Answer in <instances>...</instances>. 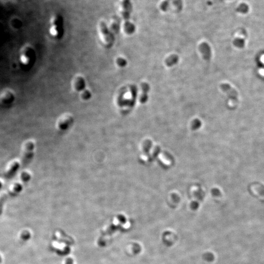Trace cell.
Instances as JSON below:
<instances>
[{
	"mask_svg": "<svg viewBox=\"0 0 264 264\" xmlns=\"http://www.w3.org/2000/svg\"><path fill=\"white\" fill-rule=\"evenodd\" d=\"M70 117H65L60 118L57 122V126L58 128L60 130H64L67 128L68 123L69 124V121H70Z\"/></svg>",
	"mask_w": 264,
	"mask_h": 264,
	"instance_id": "obj_15",
	"label": "cell"
},
{
	"mask_svg": "<svg viewBox=\"0 0 264 264\" xmlns=\"http://www.w3.org/2000/svg\"><path fill=\"white\" fill-rule=\"evenodd\" d=\"M20 165L21 163L17 160L11 162L4 174V177L5 179H11L14 176L19 169Z\"/></svg>",
	"mask_w": 264,
	"mask_h": 264,
	"instance_id": "obj_9",
	"label": "cell"
},
{
	"mask_svg": "<svg viewBox=\"0 0 264 264\" xmlns=\"http://www.w3.org/2000/svg\"><path fill=\"white\" fill-rule=\"evenodd\" d=\"M117 63L118 66L121 67H124L127 64V62L124 58L119 57L117 60Z\"/></svg>",
	"mask_w": 264,
	"mask_h": 264,
	"instance_id": "obj_20",
	"label": "cell"
},
{
	"mask_svg": "<svg viewBox=\"0 0 264 264\" xmlns=\"http://www.w3.org/2000/svg\"><path fill=\"white\" fill-rule=\"evenodd\" d=\"M23 188L22 184L20 183H14L8 190L0 195V214L3 211V206L5 201L9 197H14L22 191Z\"/></svg>",
	"mask_w": 264,
	"mask_h": 264,
	"instance_id": "obj_5",
	"label": "cell"
},
{
	"mask_svg": "<svg viewBox=\"0 0 264 264\" xmlns=\"http://www.w3.org/2000/svg\"><path fill=\"white\" fill-rule=\"evenodd\" d=\"M199 50L205 60L209 61L211 58V50L209 45L206 42L200 44Z\"/></svg>",
	"mask_w": 264,
	"mask_h": 264,
	"instance_id": "obj_11",
	"label": "cell"
},
{
	"mask_svg": "<svg viewBox=\"0 0 264 264\" xmlns=\"http://www.w3.org/2000/svg\"><path fill=\"white\" fill-rule=\"evenodd\" d=\"M16 94L11 88H5L0 92V103L4 105H9L14 102Z\"/></svg>",
	"mask_w": 264,
	"mask_h": 264,
	"instance_id": "obj_6",
	"label": "cell"
},
{
	"mask_svg": "<svg viewBox=\"0 0 264 264\" xmlns=\"http://www.w3.org/2000/svg\"><path fill=\"white\" fill-rule=\"evenodd\" d=\"M121 14L124 21L123 29L128 35H132L136 31V26L130 21L132 11L131 0H121Z\"/></svg>",
	"mask_w": 264,
	"mask_h": 264,
	"instance_id": "obj_1",
	"label": "cell"
},
{
	"mask_svg": "<svg viewBox=\"0 0 264 264\" xmlns=\"http://www.w3.org/2000/svg\"><path fill=\"white\" fill-rule=\"evenodd\" d=\"M249 7L246 4H242L237 8V11L241 13H246L249 11Z\"/></svg>",
	"mask_w": 264,
	"mask_h": 264,
	"instance_id": "obj_18",
	"label": "cell"
},
{
	"mask_svg": "<svg viewBox=\"0 0 264 264\" xmlns=\"http://www.w3.org/2000/svg\"><path fill=\"white\" fill-rule=\"evenodd\" d=\"M233 44L236 47L239 48V49H242L245 46V40H244V39H242V38H237L234 39V40L233 41Z\"/></svg>",
	"mask_w": 264,
	"mask_h": 264,
	"instance_id": "obj_17",
	"label": "cell"
},
{
	"mask_svg": "<svg viewBox=\"0 0 264 264\" xmlns=\"http://www.w3.org/2000/svg\"><path fill=\"white\" fill-rule=\"evenodd\" d=\"M35 148V142L33 140H29L25 143L21 160V164L22 166L25 167L29 165L33 159Z\"/></svg>",
	"mask_w": 264,
	"mask_h": 264,
	"instance_id": "obj_4",
	"label": "cell"
},
{
	"mask_svg": "<svg viewBox=\"0 0 264 264\" xmlns=\"http://www.w3.org/2000/svg\"><path fill=\"white\" fill-rule=\"evenodd\" d=\"M168 1H165L163 2H162L161 3V5H160V8H161L162 11H167V9H168Z\"/></svg>",
	"mask_w": 264,
	"mask_h": 264,
	"instance_id": "obj_21",
	"label": "cell"
},
{
	"mask_svg": "<svg viewBox=\"0 0 264 264\" xmlns=\"http://www.w3.org/2000/svg\"><path fill=\"white\" fill-rule=\"evenodd\" d=\"M3 181H2V180H1V179H0V189H1V188L2 187H3Z\"/></svg>",
	"mask_w": 264,
	"mask_h": 264,
	"instance_id": "obj_22",
	"label": "cell"
},
{
	"mask_svg": "<svg viewBox=\"0 0 264 264\" xmlns=\"http://www.w3.org/2000/svg\"><path fill=\"white\" fill-rule=\"evenodd\" d=\"M179 59L178 56L176 55H171L165 60V64L166 66L171 67L177 64Z\"/></svg>",
	"mask_w": 264,
	"mask_h": 264,
	"instance_id": "obj_14",
	"label": "cell"
},
{
	"mask_svg": "<svg viewBox=\"0 0 264 264\" xmlns=\"http://www.w3.org/2000/svg\"><path fill=\"white\" fill-rule=\"evenodd\" d=\"M142 94L140 97V101L142 104H144L147 101L148 99V93L150 90V86L146 82H143L141 85Z\"/></svg>",
	"mask_w": 264,
	"mask_h": 264,
	"instance_id": "obj_13",
	"label": "cell"
},
{
	"mask_svg": "<svg viewBox=\"0 0 264 264\" xmlns=\"http://www.w3.org/2000/svg\"><path fill=\"white\" fill-rule=\"evenodd\" d=\"M202 123H201V121L199 120L198 119H196L195 120L193 121V122L192 123L191 128L193 130L198 129L200 127H201Z\"/></svg>",
	"mask_w": 264,
	"mask_h": 264,
	"instance_id": "obj_19",
	"label": "cell"
},
{
	"mask_svg": "<svg viewBox=\"0 0 264 264\" xmlns=\"http://www.w3.org/2000/svg\"><path fill=\"white\" fill-rule=\"evenodd\" d=\"M36 52L33 46L25 44L20 49L19 61L20 65L26 68L33 67L36 61Z\"/></svg>",
	"mask_w": 264,
	"mask_h": 264,
	"instance_id": "obj_2",
	"label": "cell"
},
{
	"mask_svg": "<svg viewBox=\"0 0 264 264\" xmlns=\"http://www.w3.org/2000/svg\"><path fill=\"white\" fill-rule=\"evenodd\" d=\"M49 33L56 39H60L64 33L63 18L61 15L56 14L51 18L49 22Z\"/></svg>",
	"mask_w": 264,
	"mask_h": 264,
	"instance_id": "obj_3",
	"label": "cell"
},
{
	"mask_svg": "<svg viewBox=\"0 0 264 264\" xmlns=\"http://www.w3.org/2000/svg\"><path fill=\"white\" fill-rule=\"evenodd\" d=\"M220 87L225 93H227L229 99H231L232 100L235 102L238 101V92L230 85L227 83H223L220 85Z\"/></svg>",
	"mask_w": 264,
	"mask_h": 264,
	"instance_id": "obj_10",
	"label": "cell"
},
{
	"mask_svg": "<svg viewBox=\"0 0 264 264\" xmlns=\"http://www.w3.org/2000/svg\"><path fill=\"white\" fill-rule=\"evenodd\" d=\"M121 19L118 16L114 17L110 26V30L114 34H118L121 29Z\"/></svg>",
	"mask_w": 264,
	"mask_h": 264,
	"instance_id": "obj_12",
	"label": "cell"
},
{
	"mask_svg": "<svg viewBox=\"0 0 264 264\" xmlns=\"http://www.w3.org/2000/svg\"><path fill=\"white\" fill-rule=\"evenodd\" d=\"M99 30L100 33L103 37L104 40L108 45L112 46L115 40L114 34L112 33L110 29L104 22H101L99 23Z\"/></svg>",
	"mask_w": 264,
	"mask_h": 264,
	"instance_id": "obj_7",
	"label": "cell"
},
{
	"mask_svg": "<svg viewBox=\"0 0 264 264\" xmlns=\"http://www.w3.org/2000/svg\"><path fill=\"white\" fill-rule=\"evenodd\" d=\"M85 82L83 78L79 77L77 78L75 82V88L78 91L83 90L82 97L85 100L91 99L92 95L89 91L85 90Z\"/></svg>",
	"mask_w": 264,
	"mask_h": 264,
	"instance_id": "obj_8",
	"label": "cell"
},
{
	"mask_svg": "<svg viewBox=\"0 0 264 264\" xmlns=\"http://www.w3.org/2000/svg\"><path fill=\"white\" fill-rule=\"evenodd\" d=\"M31 178V174L29 171H23L21 173V175H20V179H21L22 182H24V183L29 182Z\"/></svg>",
	"mask_w": 264,
	"mask_h": 264,
	"instance_id": "obj_16",
	"label": "cell"
}]
</instances>
